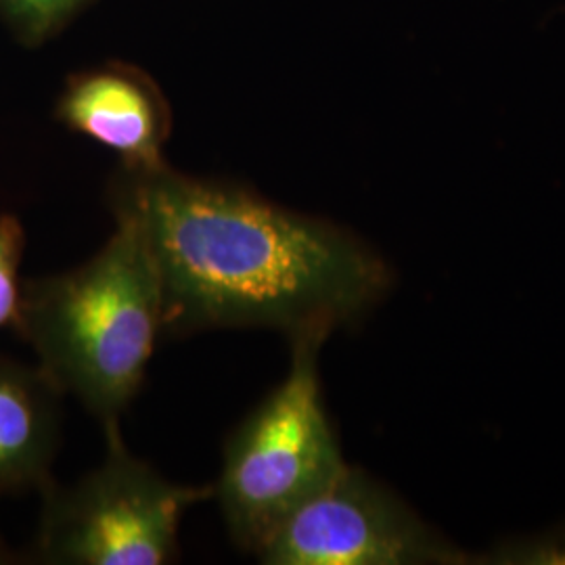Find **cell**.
<instances>
[{
  "mask_svg": "<svg viewBox=\"0 0 565 565\" xmlns=\"http://www.w3.org/2000/svg\"><path fill=\"white\" fill-rule=\"evenodd\" d=\"M105 459L74 484L42 488L34 536L49 565H166L179 562V530L191 507L214 499V484H177L130 452L120 425L103 429Z\"/></svg>",
  "mask_w": 565,
  "mask_h": 565,
  "instance_id": "obj_4",
  "label": "cell"
},
{
  "mask_svg": "<svg viewBox=\"0 0 565 565\" xmlns=\"http://www.w3.org/2000/svg\"><path fill=\"white\" fill-rule=\"evenodd\" d=\"M57 120L114 151L126 168L166 162L172 114L158 84L130 65H103L72 76L57 102Z\"/></svg>",
  "mask_w": 565,
  "mask_h": 565,
  "instance_id": "obj_6",
  "label": "cell"
},
{
  "mask_svg": "<svg viewBox=\"0 0 565 565\" xmlns=\"http://www.w3.org/2000/svg\"><path fill=\"white\" fill-rule=\"evenodd\" d=\"M15 562H20L15 551L0 539V565L15 564Z\"/></svg>",
  "mask_w": 565,
  "mask_h": 565,
  "instance_id": "obj_11",
  "label": "cell"
},
{
  "mask_svg": "<svg viewBox=\"0 0 565 565\" xmlns=\"http://www.w3.org/2000/svg\"><path fill=\"white\" fill-rule=\"evenodd\" d=\"M63 398L41 364L0 356V494L41 492L53 480Z\"/></svg>",
  "mask_w": 565,
  "mask_h": 565,
  "instance_id": "obj_7",
  "label": "cell"
},
{
  "mask_svg": "<svg viewBox=\"0 0 565 565\" xmlns=\"http://www.w3.org/2000/svg\"><path fill=\"white\" fill-rule=\"evenodd\" d=\"M266 565L465 564L445 536L366 471L345 465L256 548Z\"/></svg>",
  "mask_w": 565,
  "mask_h": 565,
  "instance_id": "obj_5",
  "label": "cell"
},
{
  "mask_svg": "<svg viewBox=\"0 0 565 565\" xmlns=\"http://www.w3.org/2000/svg\"><path fill=\"white\" fill-rule=\"evenodd\" d=\"M25 228L11 212L0 214V329L13 327L21 300Z\"/></svg>",
  "mask_w": 565,
  "mask_h": 565,
  "instance_id": "obj_9",
  "label": "cell"
},
{
  "mask_svg": "<svg viewBox=\"0 0 565 565\" xmlns=\"http://www.w3.org/2000/svg\"><path fill=\"white\" fill-rule=\"evenodd\" d=\"M505 557H511L507 562H555V557H562L559 562H565V532L562 536H553L551 541L534 543L532 546H524L522 551H507Z\"/></svg>",
  "mask_w": 565,
  "mask_h": 565,
  "instance_id": "obj_10",
  "label": "cell"
},
{
  "mask_svg": "<svg viewBox=\"0 0 565 565\" xmlns=\"http://www.w3.org/2000/svg\"><path fill=\"white\" fill-rule=\"evenodd\" d=\"M90 0H0V15L25 44H41L81 13Z\"/></svg>",
  "mask_w": 565,
  "mask_h": 565,
  "instance_id": "obj_8",
  "label": "cell"
},
{
  "mask_svg": "<svg viewBox=\"0 0 565 565\" xmlns=\"http://www.w3.org/2000/svg\"><path fill=\"white\" fill-rule=\"evenodd\" d=\"M321 335L291 340L287 377L237 425L214 484L231 541L256 553L282 520L345 467L319 377Z\"/></svg>",
  "mask_w": 565,
  "mask_h": 565,
  "instance_id": "obj_3",
  "label": "cell"
},
{
  "mask_svg": "<svg viewBox=\"0 0 565 565\" xmlns=\"http://www.w3.org/2000/svg\"><path fill=\"white\" fill-rule=\"evenodd\" d=\"M76 268L25 279L13 329L44 373L99 419L120 425L163 338L160 277L130 218Z\"/></svg>",
  "mask_w": 565,
  "mask_h": 565,
  "instance_id": "obj_2",
  "label": "cell"
},
{
  "mask_svg": "<svg viewBox=\"0 0 565 565\" xmlns=\"http://www.w3.org/2000/svg\"><path fill=\"white\" fill-rule=\"evenodd\" d=\"M109 210L130 218L156 264L163 338L273 329L329 338L382 302L392 270L342 226L168 162L121 166Z\"/></svg>",
  "mask_w": 565,
  "mask_h": 565,
  "instance_id": "obj_1",
  "label": "cell"
}]
</instances>
